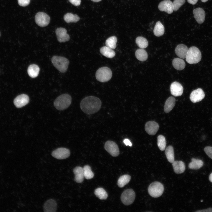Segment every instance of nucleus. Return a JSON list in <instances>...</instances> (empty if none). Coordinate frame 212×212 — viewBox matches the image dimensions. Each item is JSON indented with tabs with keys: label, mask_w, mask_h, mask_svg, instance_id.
<instances>
[{
	"label": "nucleus",
	"mask_w": 212,
	"mask_h": 212,
	"mask_svg": "<svg viewBox=\"0 0 212 212\" xmlns=\"http://www.w3.org/2000/svg\"><path fill=\"white\" fill-rule=\"evenodd\" d=\"M198 0H187L188 2L189 3L194 5L198 2Z\"/></svg>",
	"instance_id": "37998d69"
},
{
	"label": "nucleus",
	"mask_w": 212,
	"mask_h": 212,
	"mask_svg": "<svg viewBox=\"0 0 212 212\" xmlns=\"http://www.w3.org/2000/svg\"><path fill=\"white\" fill-rule=\"evenodd\" d=\"M73 5L77 6L80 5L81 3V0H68Z\"/></svg>",
	"instance_id": "ea45409f"
},
{
	"label": "nucleus",
	"mask_w": 212,
	"mask_h": 212,
	"mask_svg": "<svg viewBox=\"0 0 212 212\" xmlns=\"http://www.w3.org/2000/svg\"><path fill=\"white\" fill-rule=\"evenodd\" d=\"M51 60L53 65L59 71L62 73L66 71L69 64V61L67 58L54 56L52 57Z\"/></svg>",
	"instance_id": "20e7f679"
},
{
	"label": "nucleus",
	"mask_w": 212,
	"mask_h": 212,
	"mask_svg": "<svg viewBox=\"0 0 212 212\" xmlns=\"http://www.w3.org/2000/svg\"><path fill=\"white\" fill-rule=\"evenodd\" d=\"M165 153L168 161L172 163L174 161V149L172 146H168L165 149Z\"/></svg>",
	"instance_id": "c85d7f7f"
},
{
	"label": "nucleus",
	"mask_w": 212,
	"mask_h": 212,
	"mask_svg": "<svg viewBox=\"0 0 212 212\" xmlns=\"http://www.w3.org/2000/svg\"><path fill=\"white\" fill-rule=\"evenodd\" d=\"M123 143L126 145H129L131 146L132 145V143L130 140L128 139H125L123 140Z\"/></svg>",
	"instance_id": "a19ab883"
},
{
	"label": "nucleus",
	"mask_w": 212,
	"mask_h": 212,
	"mask_svg": "<svg viewBox=\"0 0 212 212\" xmlns=\"http://www.w3.org/2000/svg\"><path fill=\"white\" fill-rule=\"evenodd\" d=\"M39 70V68L38 65L35 64H32L28 67L27 72L30 77L34 78L38 76Z\"/></svg>",
	"instance_id": "5701e85b"
},
{
	"label": "nucleus",
	"mask_w": 212,
	"mask_h": 212,
	"mask_svg": "<svg viewBox=\"0 0 212 212\" xmlns=\"http://www.w3.org/2000/svg\"><path fill=\"white\" fill-rule=\"evenodd\" d=\"M204 151L207 155L212 159V147L207 146L204 148Z\"/></svg>",
	"instance_id": "4c0bfd02"
},
{
	"label": "nucleus",
	"mask_w": 212,
	"mask_h": 212,
	"mask_svg": "<svg viewBox=\"0 0 212 212\" xmlns=\"http://www.w3.org/2000/svg\"><path fill=\"white\" fill-rule=\"evenodd\" d=\"M164 32L165 28L163 25L160 21H157L153 30L154 34L157 37H159L163 35Z\"/></svg>",
	"instance_id": "393cba45"
},
{
	"label": "nucleus",
	"mask_w": 212,
	"mask_h": 212,
	"mask_svg": "<svg viewBox=\"0 0 212 212\" xmlns=\"http://www.w3.org/2000/svg\"><path fill=\"white\" fill-rule=\"evenodd\" d=\"M96 196L101 200H105L108 196L106 191L102 188H99L96 189L94 191Z\"/></svg>",
	"instance_id": "2f4dec72"
},
{
	"label": "nucleus",
	"mask_w": 212,
	"mask_h": 212,
	"mask_svg": "<svg viewBox=\"0 0 212 212\" xmlns=\"http://www.w3.org/2000/svg\"><path fill=\"white\" fill-rule=\"evenodd\" d=\"M192 161L188 165L189 168L191 169H198L203 165V162L201 160L192 158Z\"/></svg>",
	"instance_id": "cd10ccee"
},
{
	"label": "nucleus",
	"mask_w": 212,
	"mask_h": 212,
	"mask_svg": "<svg viewBox=\"0 0 212 212\" xmlns=\"http://www.w3.org/2000/svg\"><path fill=\"white\" fill-rule=\"evenodd\" d=\"M100 52L103 55L109 58H112L115 55V52L112 49L107 46L101 47Z\"/></svg>",
	"instance_id": "b1692460"
},
{
	"label": "nucleus",
	"mask_w": 212,
	"mask_h": 212,
	"mask_svg": "<svg viewBox=\"0 0 212 212\" xmlns=\"http://www.w3.org/2000/svg\"><path fill=\"white\" fill-rule=\"evenodd\" d=\"M198 212H212V208H210L206 209L199 210L196 211Z\"/></svg>",
	"instance_id": "79ce46f5"
},
{
	"label": "nucleus",
	"mask_w": 212,
	"mask_h": 212,
	"mask_svg": "<svg viewBox=\"0 0 212 212\" xmlns=\"http://www.w3.org/2000/svg\"><path fill=\"white\" fill-rule=\"evenodd\" d=\"M64 20L67 23L76 22L79 20L80 18L76 14L67 13L64 16Z\"/></svg>",
	"instance_id": "c756f323"
},
{
	"label": "nucleus",
	"mask_w": 212,
	"mask_h": 212,
	"mask_svg": "<svg viewBox=\"0 0 212 212\" xmlns=\"http://www.w3.org/2000/svg\"><path fill=\"white\" fill-rule=\"evenodd\" d=\"M70 96L67 94H63L58 97L54 102V105L58 110H62L68 107L71 103Z\"/></svg>",
	"instance_id": "f03ea898"
},
{
	"label": "nucleus",
	"mask_w": 212,
	"mask_h": 212,
	"mask_svg": "<svg viewBox=\"0 0 212 212\" xmlns=\"http://www.w3.org/2000/svg\"><path fill=\"white\" fill-rule=\"evenodd\" d=\"M135 55L136 58L139 60L144 61L147 60L148 55L146 51L143 49H138L136 51Z\"/></svg>",
	"instance_id": "bb28decb"
},
{
	"label": "nucleus",
	"mask_w": 212,
	"mask_h": 212,
	"mask_svg": "<svg viewBox=\"0 0 212 212\" xmlns=\"http://www.w3.org/2000/svg\"><path fill=\"white\" fill-rule=\"evenodd\" d=\"M188 50L187 46L183 44H180L177 46L175 48V52L179 57L184 59L186 58Z\"/></svg>",
	"instance_id": "a211bd4d"
},
{
	"label": "nucleus",
	"mask_w": 212,
	"mask_h": 212,
	"mask_svg": "<svg viewBox=\"0 0 212 212\" xmlns=\"http://www.w3.org/2000/svg\"><path fill=\"white\" fill-rule=\"evenodd\" d=\"M73 172L75 175L74 180L77 183L82 182L85 178L83 168L80 166H77L73 169Z\"/></svg>",
	"instance_id": "aec40b11"
},
{
	"label": "nucleus",
	"mask_w": 212,
	"mask_h": 212,
	"mask_svg": "<svg viewBox=\"0 0 212 212\" xmlns=\"http://www.w3.org/2000/svg\"><path fill=\"white\" fill-rule=\"evenodd\" d=\"M131 176L129 175H122L118 179L117 181V185L119 187H123L129 182Z\"/></svg>",
	"instance_id": "7c9ffc66"
},
{
	"label": "nucleus",
	"mask_w": 212,
	"mask_h": 212,
	"mask_svg": "<svg viewBox=\"0 0 212 212\" xmlns=\"http://www.w3.org/2000/svg\"><path fill=\"white\" fill-rule=\"evenodd\" d=\"M52 155L54 157L57 159H63L68 158L70 155V152L67 148H60L53 151Z\"/></svg>",
	"instance_id": "9d476101"
},
{
	"label": "nucleus",
	"mask_w": 212,
	"mask_h": 212,
	"mask_svg": "<svg viewBox=\"0 0 212 212\" xmlns=\"http://www.w3.org/2000/svg\"><path fill=\"white\" fill-rule=\"evenodd\" d=\"M209 180L212 183V173L210 174L209 176Z\"/></svg>",
	"instance_id": "c03bdc74"
},
{
	"label": "nucleus",
	"mask_w": 212,
	"mask_h": 212,
	"mask_svg": "<svg viewBox=\"0 0 212 212\" xmlns=\"http://www.w3.org/2000/svg\"></svg>",
	"instance_id": "de8ad7c7"
},
{
	"label": "nucleus",
	"mask_w": 212,
	"mask_h": 212,
	"mask_svg": "<svg viewBox=\"0 0 212 212\" xmlns=\"http://www.w3.org/2000/svg\"><path fill=\"white\" fill-rule=\"evenodd\" d=\"M194 17L199 24H201L204 21L205 13L202 8L198 7L194 9L193 11Z\"/></svg>",
	"instance_id": "f3484780"
},
{
	"label": "nucleus",
	"mask_w": 212,
	"mask_h": 212,
	"mask_svg": "<svg viewBox=\"0 0 212 212\" xmlns=\"http://www.w3.org/2000/svg\"><path fill=\"white\" fill-rule=\"evenodd\" d=\"M117 41V38L116 37H111L106 40L105 42L106 46L112 49H115L116 47Z\"/></svg>",
	"instance_id": "72a5a7b5"
},
{
	"label": "nucleus",
	"mask_w": 212,
	"mask_h": 212,
	"mask_svg": "<svg viewBox=\"0 0 212 212\" xmlns=\"http://www.w3.org/2000/svg\"><path fill=\"white\" fill-rule=\"evenodd\" d=\"M186 58V62L189 64L197 63L201 60V52L197 47L192 46L188 49Z\"/></svg>",
	"instance_id": "7ed1b4c3"
},
{
	"label": "nucleus",
	"mask_w": 212,
	"mask_h": 212,
	"mask_svg": "<svg viewBox=\"0 0 212 212\" xmlns=\"http://www.w3.org/2000/svg\"><path fill=\"white\" fill-rule=\"evenodd\" d=\"M172 64L175 69L178 70L183 69L186 65L184 61L179 58H175L173 59L172 61Z\"/></svg>",
	"instance_id": "a878e982"
},
{
	"label": "nucleus",
	"mask_w": 212,
	"mask_h": 212,
	"mask_svg": "<svg viewBox=\"0 0 212 212\" xmlns=\"http://www.w3.org/2000/svg\"><path fill=\"white\" fill-rule=\"evenodd\" d=\"M18 1L19 4L22 6L28 5L30 2V0H18Z\"/></svg>",
	"instance_id": "58836bf2"
},
{
	"label": "nucleus",
	"mask_w": 212,
	"mask_h": 212,
	"mask_svg": "<svg viewBox=\"0 0 212 212\" xmlns=\"http://www.w3.org/2000/svg\"><path fill=\"white\" fill-rule=\"evenodd\" d=\"M157 144L161 150L163 151L165 150L166 143L165 138L163 136L160 135L158 137Z\"/></svg>",
	"instance_id": "c9c22d12"
},
{
	"label": "nucleus",
	"mask_w": 212,
	"mask_h": 212,
	"mask_svg": "<svg viewBox=\"0 0 212 212\" xmlns=\"http://www.w3.org/2000/svg\"><path fill=\"white\" fill-rule=\"evenodd\" d=\"M164 190V186L160 183L155 181L151 183L149 186L148 191L149 195L152 197L157 198L161 196Z\"/></svg>",
	"instance_id": "423d86ee"
},
{
	"label": "nucleus",
	"mask_w": 212,
	"mask_h": 212,
	"mask_svg": "<svg viewBox=\"0 0 212 212\" xmlns=\"http://www.w3.org/2000/svg\"><path fill=\"white\" fill-rule=\"evenodd\" d=\"M135 42L137 45L140 48L144 49L148 45V42L145 38L139 36L136 39Z\"/></svg>",
	"instance_id": "473e14b6"
},
{
	"label": "nucleus",
	"mask_w": 212,
	"mask_h": 212,
	"mask_svg": "<svg viewBox=\"0 0 212 212\" xmlns=\"http://www.w3.org/2000/svg\"><path fill=\"white\" fill-rule=\"evenodd\" d=\"M85 178L87 179H91L94 176V174L91 170V167L88 165H86L83 168Z\"/></svg>",
	"instance_id": "f704fd0d"
},
{
	"label": "nucleus",
	"mask_w": 212,
	"mask_h": 212,
	"mask_svg": "<svg viewBox=\"0 0 212 212\" xmlns=\"http://www.w3.org/2000/svg\"><path fill=\"white\" fill-rule=\"evenodd\" d=\"M186 0H174L173 3V11H177L185 2Z\"/></svg>",
	"instance_id": "e433bc0d"
},
{
	"label": "nucleus",
	"mask_w": 212,
	"mask_h": 212,
	"mask_svg": "<svg viewBox=\"0 0 212 212\" xmlns=\"http://www.w3.org/2000/svg\"><path fill=\"white\" fill-rule=\"evenodd\" d=\"M172 165L174 172L177 174L183 173L185 170V165L182 161H174L172 163Z\"/></svg>",
	"instance_id": "412c9836"
},
{
	"label": "nucleus",
	"mask_w": 212,
	"mask_h": 212,
	"mask_svg": "<svg viewBox=\"0 0 212 212\" xmlns=\"http://www.w3.org/2000/svg\"><path fill=\"white\" fill-rule=\"evenodd\" d=\"M175 99L173 97H170L168 98L165 103L164 107V112L168 113L173 109L175 105Z\"/></svg>",
	"instance_id": "4be33fe9"
},
{
	"label": "nucleus",
	"mask_w": 212,
	"mask_h": 212,
	"mask_svg": "<svg viewBox=\"0 0 212 212\" xmlns=\"http://www.w3.org/2000/svg\"><path fill=\"white\" fill-rule=\"evenodd\" d=\"M36 24L41 27H44L48 25L50 22V17L47 14L43 12H39L35 16Z\"/></svg>",
	"instance_id": "6e6552de"
},
{
	"label": "nucleus",
	"mask_w": 212,
	"mask_h": 212,
	"mask_svg": "<svg viewBox=\"0 0 212 212\" xmlns=\"http://www.w3.org/2000/svg\"><path fill=\"white\" fill-rule=\"evenodd\" d=\"M29 100V97L27 95L22 94L18 96L15 98L14 103L16 107L21 108L27 104Z\"/></svg>",
	"instance_id": "ddd939ff"
},
{
	"label": "nucleus",
	"mask_w": 212,
	"mask_h": 212,
	"mask_svg": "<svg viewBox=\"0 0 212 212\" xmlns=\"http://www.w3.org/2000/svg\"><path fill=\"white\" fill-rule=\"evenodd\" d=\"M158 8L161 11H164L168 14H170L173 11V2L170 0H164L160 3Z\"/></svg>",
	"instance_id": "9b49d317"
},
{
	"label": "nucleus",
	"mask_w": 212,
	"mask_h": 212,
	"mask_svg": "<svg viewBox=\"0 0 212 212\" xmlns=\"http://www.w3.org/2000/svg\"><path fill=\"white\" fill-rule=\"evenodd\" d=\"M135 193L131 189L124 191L121 194V199L122 203L125 205H129L133 203L135 199Z\"/></svg>",
	"instance_id": "0eeeda50"
},
{
	"label": "nucleus",
	"mask_w": 212,
	"mask_h": 212,
	"mask_svg": "<svg viewBox=\"0 0 212 212\" xmlns=\"http://www.w3.org/2000/svg\"><path fill=\"white\" fill-rule=\"evenodd\" d=\"M55 33L58 41L60 42L68 41L70 37L67 33V31L64 28L60 27L56 29Z\"/></svg>",
	"instance_id": "4468645a"
},
{
	"label": "nucleus",
	"mask_w": 212,
	"mask_h": 212,
	"mask_svg": "<svg viewBox=\"0 0 212 212\" xmlns=\"http://www.w3.org/2000/svg\"><path fill=\"white\" fill-rule=\"evenodd\" d=\"M159 128L158 124L154 121H148L145 124V130L148 134L150 135H155Z\"/></svg>",
	"instance_id": "2eb2a0df"
},
{
	"label": "nucleus",
	"mask_w": 212,
	"mask_h": 212,
	"mask_svg": "<svg viewBox=\"0 0 212 212\" xmlns=\"http://www.w3.org/2000/svg\"><path fill=\"white\" fill-rule=\"evenodd\" d=\"M112 74L111 70L107 67H104L97 70L95 76L98 81L101 82H105L111 79Z\"/></svg>",
	"instance_id": "39448f33"
},
{
	"label": "nucleus",
	"mask_w": 212,
	"mask_h": 212,
	"mask_svg": "<svg viewBox=\"0 0 212 212\" xmlns=\"http://www.w3.org/2000/svg\"><path fill=\"white\" fill-rule=\"evenodd\" d=\"M57 208V204L56 201L52 199L47 201L44 206V210L45 212H56Z\"/></svg>",
	"instance_id": "6ab92c4d"
},
{
	"label": "nucleus",
	"mask_w": 212,
	"mask_h": 212,
	"mask_svg": "<svg viewBox=\"0 0 212 212\" xmlns=\"http://www.w3.org/2000/svg\"><path fill=\"white\" fill-rule=\"evenodd\" d=\"M104 147L105 150L112 156H117L119 154L118 146L113 141H107L105 143Z\"/></svg>",
	"instance_id": "1a4fd4ad"
},
{
	"label": "nucleus",
	"mask_w": 212,
	"mask_h": 212,
	"mask_svg": "<svg viewBox=\"0 0 212 212\" xmlns=\"http://www.w3.org/2000/svg\"><path fill=\"white\" fill-rule=\"evenodd\" d=\"M92 1L95 2H98L100 1L101 0H91Z\"/></svg>",
	"instance_id": "a18cd8bd"
},
{
	"label": "nucleus",
	"mask_w": 212,
	"mask_h": 212,
	"mask_svg": "<svg viewBox=\"0 0 212 212\" xmlns=\"http://www.w3.org/2000/svg\"><path fill=\"white\" fill-rule=\"evenodd\" d=\"M205 93L202 89L198 88L193 90L191 93L190 99L192 102L196 103L202 100L204 97Z\"/></svg>",
	"instance_id": "f8f14e48"
},
{
	"label": "nucleus",
	"mask_w": 212,
	"mask_h": 212,
	"mask_svg": "<svg viewBox=\"0 0 212 212\" xmlns=\"http://www.w3.org/2000/svg\"><path fill=\"white\" fill-rule=\"evenodd\" d=\"M170 90L172 95L175 97L179 96L183 93V88L179 83L174 82L170 85Z\"/></svg>",
	"instance_id": "dca6fc26"
},
{
	"label": "nucleus",
	"mask_w": 212,
	"mask_h": 212,
	"mask_svg": "<svg viewBox=\"0 0 212 212\" xmlns=\"http://www.w3.org/2000/svg\"><path fill=\"white\" fill-rule=\"evenodd\" d=\"M102 105L100 100L94 96L86 97L81 101L80 107L85 113L90 115L97 112L100 109Z\"/></svg>",
	"instance_id": "f257e3e1"
},
{
	"label": "nucleus",
	"mask_w": 212,
	"mask_h": 212,
	"mask_svg": "<svg viewBox=\"0 0 212 212\" xmlns=\"http://www.w3.org/2000/svg\"><path fill=\"white\" fill-rule=\"evenodd\" d=\"M208 0H201V1L203 2H205L207 1Z\"/></svg>",
	"instance_id": "49530a36"
}]
</instances>
